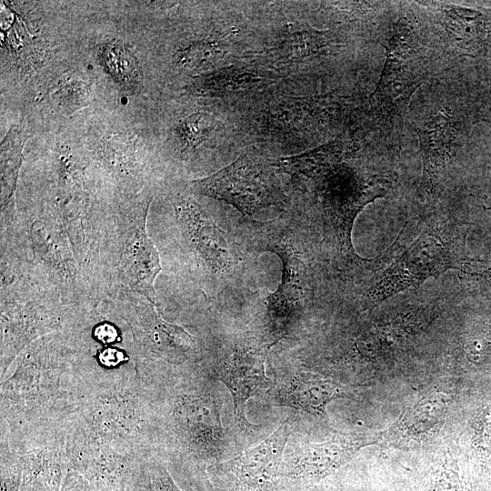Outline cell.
Segmentation results:
<instances>
[{
	"instance_id": "cell-20",
	"label": "cell",
	"mask_w": 491,
	"mask_h": 491,
	"mask_svg": "<svg viewBox=\"0 0 491 491\" xmlns=\"http://www.w3.org/2000/svg\"><path fill=\"white\" fill-rule=\"evenodd\" d=\"M215 126V122L211 115L195 114L182 123L179 133L187 148H195L208 138Z\"/></svg>"
},
{
	"instance_id": "cell-9",
	"label": "cell",
	"mask_w": 491,
	"mask_h": 491,
	"mask_svg": "<svg viewBox=\"0 0 491 491\" xmlns=\"http://www.w3.org/2000/svg\"><path fill=\"white\" fill-rule=\"evenodd\" d=\"M275 342L271 338L238 336L223 346L217 374L232 395L235 422L242 429L253 427L246 416L248 399L271 386L266 373V361Z\"/></svg>"
},
{
	"instance_id": "cell-16",
	"label": "cell",
	"mask_w": 491,
	"mask_h": 491,
	"mask_svg": "<svg viewBox=\"0 0 491 491\" xmlns=\"http://www.w3.org/2000/svg\"><path fill=\"white\" fill-rule=\"evenodd\" d=\"M22 130L13 126L1 143V211L15 208V191L22 161Z\"/></svg>"
},
{
	"instance_id": "cell-8",
	"label": "cell",
	"mask_w": 491,
	"mask_h": 491,
	"mask_svg": "<svg viewBox=\"0 0 491 491\" xmlns=\"http://www.w3.org/2000/svg\"><path fill=\"white\" fill-rule=\"evenodd\" d=\"M173 206L186 256L200 279L232 274L239 262L236 249L205 210L193 197L180 194L175 196Z\"/></svg>"
},
{
	"instance_id": "cell-11",
	"label": "cell",
	"mask_w": 491,
	"mask_h": 491,
	"mask_svg": "<svg viewBox=\"0 0 491 491\" xmlns=\"http://www.w3.org/2000/svg\"><path fill=\"white\" fill-rule=\"evenodd\" d=\"M349 389L332 380L311 373H300L278 387L273 398L280 406L322 416L334 399L347 396Z\"/></svg>"
},
{
	"instance_id": "cell-23",
	"label": "cell",
	"mask_w": 491,
	"mask_h": 491,
	"mask_svg": "<svg viewBox=\"0 0 491 491\" xmlns=\"http://www.w3.org/2000/svg\"><path fill=\"white\" fill-rule=\"evenodd\" d=\"M94 336L105 345H111L119 340L118 330L109 323L98 325L94 330Z\"/></svg>"
},
{
	"instance_id": "cell-14",
	"label": "cell",
	"mask_w": 491,
	"mask_h": 491,
	"mask_svg": "<svg viewBox=\"0 0 491 491\" xmlns=\"http://www.w3.org/2000/svg\"><path fill=\"white\" fill-rule=\"evenodd\" d=\"M366 445L364 440L333 439L322 444L303 446L291 456L286 475L296 477L328 475L346 463Z\"/></svg>"
},
{
	"instance_id": "cell-5",
	"label": "cell",
	"mask_w": 491,
	"mask_h": 491,
	"mask_svg": "<svg viewBox=\"0 0 491 491\" xmlns=\"http://www.w3.org/2000/svg\"><path fill=\"white\" fill-rule=\"evenodd\" d=\"M428 47L411 20H397L378 84L369 97V117L381 138L402 128L409 101L428 75Z\"/></svg>"
},
{
	"instance_id": "cell-18",
	"label": "cell",
	"mask_w": 491,
	"mask_h": 491,
	"mask_svg": "<svg viewBox=\"0 0 491 491\" xmlns=\"http://www.w3.org/2000/svg\"><path fill=\"white\" fill-rule=\"evenodd\" d=\"M100 59L106 70L118 81L128 85L137 82V62L127 47L116 43L106 44L100 51Z\"/></svg>"
},
{
	"instance_id": "cell-2",
	"label": "cell",
	"mask_w": 491,
	"mask_h": 491,
	"mask_svg": "<svg viewBox=\"0 0 491 491\" xmlns=\"http://www.w3.org/2000/svg\"><path fill=\"white\" fill-rule=\"evenodd\" d=\"M1 250L15 255L39 284L68 306L83 309L101 302L67 234L53 219L15 209L1 221Z\"/></svg>"
},
{
	"instance_id": "cell-26",
	"label": "cell",
	"mask_w": 491,
	"mask_h": 491,
	"mask_svg": "<svg viewBox=\"0 0 491 491\" xmlns=\"http://www.w3.org/2000/svg\"><path fill=\"white\" fill-rule=\"evenodd\" d=\"M488 121L491 122V117H490V119Z\"/></svg>"
},
{
	"instance_id": "cell-13",
	"label": "cell",
	"mask_w": 491,
	"mask_h": 491,
	"mask_svg": "<svg viewBox=\"0 0 491 491\" xmlns=\"http://www.w3.org/2000/svg\"><path fill=\"white\" fill-rule=\"evenodd\" d=\"M289 419L257 446L231 461L236 476L250 486L260 487L277 474L282 455L291 432Z\"/></svg>"
},
{
	"instance_id": "cell-25",
	"label": "cell",
	"mask_w": 491,
	"mask_h": 491,
	"mask_svg": "<svg viewBox=\"0 0 491 491\" xmlns=\"http://www.w3.org/2000/svg\"><path fill=\"white\" fill-rule=\"evenodd\" d=\"M452 483H451V476L446 475L443 476L439 482L436 484V486H435L434 491H454L452 489Z\"/></svg>"
},
{
	"instance_id": "cell-19",
	"label": "cell",
	"mask_w": 491,
	"mask_h": 491,
	"mask_svg": "<svg viewBox=\"0 0 491 491\" xmlns=\"http://www.w3.org/2000/svg\"><path fill=\"white\" fill-rule=\"evenodd\" d=\"M326 45V37L321 32L298 31L281 43L280 54L286 59H303L319 53Z\"/></svg>"
},
{
	"instance_id": "cell-6",
	"label": "cell",
	"mask_w": 491,
	"mask_h": 491,
	"mask_svg": "<svg viewBox=\"0 0 491 491\" xmlns=\"http://www.w3.org/2000/svg\"><path fill=\"white\" fill-rule=\"evenodd\" d=\"M252 229L259 249L276 254L282 262L280 286L267 296L266 303L270 336L276 341L296 324L311 296L308 256L295 225L256 223Z\"/></svg>"
},
{
	"instance_id": "cell-17",
	"label": "cell",
	"mask_w": 491,
	"mask_h": 491,
	"mask_svg": "<svg viewBox=\"0 0 491 491\" xmlns=\"http://www.w3.org/2000/svg\"><path fill=\"white\" fill-rule=\"evenodd\" d=\"M446 401L447 398L443 394H434L422 399L402 416L398 427L410 434L428 430L443 416Z\"/></svg>"
},
{
	"instance_id": "cell-10",
	"label": "cell",
	"mask_w": 491,
	"mask_h": 491,
	"mask_svg": "<svg viewBox=\"0 0 491 491\" xmlns=\"http://www.w3.org/2000/svg\"><path fill=\"white\" fill-rule=\"evenodd\" d=\"M463 122L448 110L437 112L418 131L422 155V176L418 192L422 196L434 194L446 166L465 142Z\"/></svg>"
},
{
	"instance_id": "cell-21",
	"label": "cell",
	"mask_w": 491,
	"mask_h": 491,
	"mask_svg": "<svg viewBox=\"0 0 491 491\" xmlns=\"http://www.w3.org/2000/svg\"><path fill=\"white\" fill-rule=\"evenodd\" d=\"M220 52L209 45L199 44L192 45L183 55L184 64L190 66H200L212 63L219 57Z\"/></svg>"
},
{
	"instance_id": "cell-7",
	"label": "cell",
	"mask_w": 491,
	"mask_h": 491,
	"mask_svg": "<svg viewBox=\"0 0 491 491\" xmlns=\"http://www.w3.org/2000/svg\"><path fill=\"white\" fill-rule=\"evenodd\" d=\"M274 168L273 162L266 164L252 153H246L214 175L191 181L188 188L195 194L224 201L243 215H251L284 203Z\"/></svg>"
},
{
	"instance_id": "cell-1",
	"label": "cell",
	"mask_w": 491,
	"mask_h": 491,
	"mask_svg": "<svg viewBox=\"0 0 491 491\" xmlns=\"http://www.w3.org/2000/svg\"><path fill=\"white\" fill-rule=\"evenodd\" d=\"M350 149L335 139L299 155L274 161L279 171L304 183L315 196L321 225L340 266L355 270L370 263L354 249L352 230L363 208L386 195L397 175L349 160Z\"/></svg>"
},
{
	"instance_id": "cell-12",
	"label": "cell",
	"mask_w": 491,
	"mask_h": 491,
	"mask_svg": "<svg viewBox=\"0 0 491 491\" xmlns=\"http://www.w3.org/2000/svg\"><path fill=\"white\" fill-rule=\"evenodd\" d=\"M429 306H410L375 324L361 338L362 351L368 354L391 350L417 335L434 318Z\"/></svg>"
},
{
	"instance_id": "cell-22",
	"label": "cell",
	"mask_w": 491,
	"mask_h": 491,
	"mask_svg": "<svg viewBox=\"0 0 491 491\" xmlns=\"http://www.w3.org/2000/svg\"><path fill=\"white\" fill-rule=\"evenodd\" d=\"M459 269L491 282V262L465 260Z\"/></svg>"
},
{
	"instance_id": "cell-15",
	"label": "cell",
	"mask_w": 491,
	"mask_h": 491,
	"mask_svg": "<svg viewBox=\"0 0 491 491\" xmlns=\"http://www.w3.org/2000/svg\"><path fill=\"white\" fill-rule=\"evenodd\" d=\"M439 23L450 45L467 55L478 53L486 38V17L478 11L456 5H436Z\"/></svg>"
},
{
	"instance_id": "cell-24",
	"label": "cell",
	"mask_w": 491,
	"mask_h": 491,
	"mask_svg": "<svg viewBox=\"0 0 491 491\" xmlns=\"http://www.w3.org/2000/svg\"><path fill=\"white\" fill-rule=\"evenodd\" d=\"M100 363L105 366H115L121 362L126 360L125 354L115 347L104 348L98 356Z\"/></svg>"
},
{
	"instance_id": "cell-4",
	"label": "cell",
	"mask_w": 491,
	"mask_h": 491,
	"mask_svg": "<svg viewBox=\"0 0 491 491\" xmlns=\"http://www.w3.org/2000/svg\"><path fill=\"white\" fill-rule=\"evenodd\" d=\"M464 239L450 218L426 225L406 247L381 262L365 294L368 306H376L407 288L416 287L449 269H459L466 260Z\"/></svg>"
},
{
	"instance_id": "cell-3",
	"label": "cell",
	"mask_w": 491,
	"mask_h": 491,
	"mask_svg": "<svg viewBox=\"0 0 491 491\" xmlns=\"http://www.w3.org/2000/svg\"><path fill=\"white\" fill-rule=\"evenodd\" d=\"M152 199V195H145L118 202L116 205L102 254L107 297L115 289H125L155 304V281L162 266L146 230Z\"/></svg>"
}]
</instances>
